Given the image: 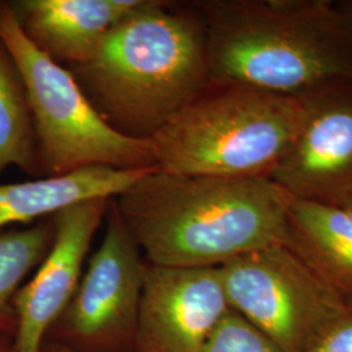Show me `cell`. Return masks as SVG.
<instances>
[{"mask_svg": "<svg viewBox=\"0 0 352 352\" xmlns=\"http://www.w3.org/2000/svg\"><path fill=\"white\" fill-rule=\"evenodd\" d=\"M344 206H346V208H349V209H351L352 210V199L350 200V201L347 202Z\"/></svg>", "mask_w": 352, "mask_h": 352, "instance_id": "obj_20", "label": "cell"}, {"mask_svg": "<svg viewBox=\"0 0 352 352\" xmlns=\"http://www.w3.org/2000/svg\"><path fill=\"white\" fill-rule=\"evenodd\" d=\"M144 0H17L16 21L30 42L55 63L87 62L102 39Z\"/></svg>", "mask_w": 352, "mask_h": 352, "instance_id": "obj_11", "label": "cell"}, {"mask_svg": "<svg viewBox=\"0 0 352 352\" xmlns=\"http://www.w3.org/2000/svg\"><path fill=\"white\" fill-rule=\"evenodd\" d=\"M202 352H282L274 342L231 309L214 329Z\"/></svg>", "mask_w": 352, "mask_h": 352, "instance_id": "obj_16", "label": "cell"}, {"mask_svg": "<svg viewBox=\"0 0 352 352\" xmlns=\"http://www.w3.org/2000/svg\"><path fill=\"white\" fill-rule=\"evenodd\" d=\"M54 234L52 219L25 230H0V334L14 338V295L26 276L46 257Z\"/></svg>", "mask_w": 352, "mask_h": 352, "instance_id": "obj_15", "label": "cell"}, {"mask_svg": "<svg viewBox=\"0 0 352 352\" xmlns=\"http://www.w3.org/2000/svg\"><path fill=\"white\" fill-rule=\"evenodd\" d=\"M113 201L151 264L219 267L287 243L291 196L266 177L180 176L154 168Z\"/></svg>", "mask_w": 352, "mask_h": 352, "instance_id": "obj_1", "label": "cell"}, {"mask_svg": "<svg viewBox=\"0 0 352 352\" xmlns=\"http://www.w3.org/2000/svg\"><path fill=\"white\" fill-rule=\"evenodd\" d=\"M39 352L75 351H72V350H69V349H67V347H64V346H60V344H58V343H54V342H50V340H43V343H42V346H41V349H39Z\"/></svg>", "mask_w": 352, "mask_h": 352, "instance_id": "obj_18", "label": "cell"}, {"mask_svg": "<svg viewBox=\"0 0 352 352\" xmlns=\"http://www.w3.org/2000/svg\"><path fill=\"white\" fill-rule=\"evenodd\" d=\"M13 338L0 334V352H12Z\"/></svg>", "mask_w": 352, "mask_h": 352, "instance_id": "obj_19", "label": "cell"}, {"mask_svg": "<svg viewBox=\"0 0 352 352\" xmlns=\"http://www.w3.org/2000/svg\"><path fill=\"white\" fill-rule=\"evenodd\" d=\"M302 120L298 97L210 81L151 140V151L173 175L269 179Z\"/></svg>", "mask_w": 352, "mask_h": 352, "instance_id": "obj_4", "label": "cell"}, {"mask_svg": "<svg viewBox=\"0 0 352 352\" xmlns=\"http://www.w3.org/2000/svg\"><path fill=\"white\" fill-rule=\"evenodd\" d=\"M351 6H352V3H351Z\"/></svg>", "mask_w": 352, "mask_h": 352, "instance_id": "obj_21", "label": "cell"}, {"mask_svg": "<svg viewBox=\"0 0 352 352\" xmlns=\"http://www.w3.org/2000/svg\"><path fill=\"white\" fill-rule=\"evenodd\" d=\"M101 247L45 340L75 352H135L144 264L111 199Z\"/></svg>", "mask_w": 352, "mask_h": 352, "instance_id": "obj_7", "label": "cell"}, {"mask_svg": "<svg viewBox=\"0 0 352 352\" xmlns=\"http://www.w3.org/2000/svg\"><path fill=\"white\" fill-rule=\"evenodd\" d=\"M69 71L109 126L151 141L210 82L205 28L197 12L144 0Z\"/></svg>", "mask_w": 352, "mask_h": 352, "instance_id": "obj_3", "label": "cell"}, {"mask_svg": "<svg viewBox=\"0 0 352 352\" xmlns=\"http://www.w3.org/2000/svg\"><path fill=\"white\" fill-rule=\"evenodd\" d=\"M154 168L116 170L88 167L63 176L23 183H0V230L52 215L89 199H113Z\"/></svg>", "mask_w": 352, "mask_h": 352, "instance_id": "obj_13", "label": "cell"}, {"mask_svg": "<svg viewBox=\"0 0 352 352\" xmlns=\"http://www.w3.org/2000/svg\"><path fill=\"white\" fill-rule=\"evenodd\" d=\"M111 199H89L51 215L54 241L37 274L13 299L17 330L12 352H39L54 321L63 312L81 279V269Z\"/></svg>", "mask_w": 352, "mask_h": 352, "instance_id": "obj_10", "label": "cell"}, {"mask_svg": "<svg viewBox=\"0 0 352 352\" xmlns=\"http://www.w3.org/2000/svg\"><path fill=\"white\" fill-rule=\"evenodd\" d=\"M351 7H352V6H351Z\"/></svg>", "mask_w": 352, "mask_h": 352, "instance_id": "obj_22", "label": "cell"}, {"mask_svg": "<svg viewBox=\"0 0 352 352\" xmlns=\"http://www.w3.org/2000/svg\"><path fill=\"white\" fill-rule=\"evenodd\" d=\"M286 245L351 305V209L291 197Z\"/></svg>", "mask_w": 352, "mask_h": 352, "instance_id": "obj_12", "label": "cell"}, {"mask_svg": "<svg viewBox=\"0 0 352 352\" xmlns=\"http://www.w3.org/2000/svg\"><path fill=\"white\" fill-rule=\"evenodd\" d=\"M0 41L25 85L42 174L63 176L96 166L157 168L151 141L129 139L109 126L71 71L26 37L10 1H0Z\"/></svg>", "mask_w": 352, "mask_h": 352, "instance_id": "obj_5", "label": "cell"}, {"mask_svg": "<svg viewBox=\"0 0 352 352\" xmlns=\"http://www.w3.org/2000/svg\"><path fill=\"white\" fill-rule=\"evenodd\" d=\"M210 81L299 97L352 78V7L329 0H213L195 6Z\"/></svg>", "mask_w": 352, "mask_h": 352, "instance_id": "obj_2", "label": "cell"}, {"mask_svg": "<svg viewBox=\"0 0 352 352\" xmlns=\"http://www.w3.org/2000/svg\"><path fill=\"white\" fill-rule=\"evenodd\" d=\"M231 309L282 352H307L349 304L291 251L274 245L219 266Z\"/></svg>", "mask_w": 352, "mask_h": 352, "instance_id": "obj_6", "label": "cell"}, {"mask_svg": "<svg viewBox=\"0 0 352 352\" xmlns=\"http://www.w3.org/2000/svg\"><path fill=\"white\" fill-rule=\"evenodd\" d=\"M10 166L42 175L25 85L0 41V176Z\"/></svg>", "mask_w": 352, "mask_h": 352, "instance_id": "obj_14", "label": "cell"}, {"mask_svg": "<svg viewBox=\"0 0 352 352\" xmlns=\"http://www.w3.org/2000/svg\"><path fill=\"white\" fill-rule=\"evenodd\" d=\"M298 98L302 128L269 179L292 199L344 206L352 199V78Z\"/></svg>", "mask_w": 352, "mask_h": 352, "instance_id": "obj_8", "label": "cell"}, {"mask_svg": "<svg viewBox=\"0 0 352 352\" xmlns=\"http://www.w3.org/2000/svg\"><path fill=\"white\" fill-rule=\"evenodd\" d=\"M307 352H352V304Z\"/></svg>", "mask_w": 352, "mask_h": 352, "instance_id": "obj_17", "label": "cell"}, {"mask_svg": "<svg viewBox=\"0 0 352 352\" xmlns=\"http://www.w3.org/2000/svg\"><path fill=\"white\" fill-rule=\"evenodd\" d=\"M230 311L221 267L145 260L135 352H202Z\"/></svg>", "mask_w": 352, "mask_h": 352, "instance_id": "obj_9", "label": "cell"}]
</instances>
